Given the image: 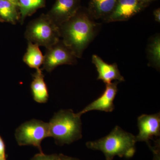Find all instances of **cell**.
Instances as JSON below:
<instances>
[{
	"instance_id": "25",
	"label": "cell",
	"mask_w": 160,
	"mask_h": 160,
	"mask_svg": "<svg viewBox=\"0 0 160 160\" xmlns=\"http://www.w3.org/2000/svg\"><path fill=\"white\" fill-rule=\"evenodd\" d=\"M6 160V158L3 159H1V160Z\"/></svg>"
},
{
	"instance_id": "13",
	"label": "cell",
	"mask_w": 160,
	"mask_h": 160,
	"mask_svg": "<svg viewBox=\"0 0 160 160\" xmlns=\"http://www.w3.org/2000/svg\"><path fill=\"white\" fill-rule=\"evenodd\" d=\"M118 0H91L88 13L93 19H107L113 11Z\"/></svg>"
},
{
	"instance_id": "6",
	"label": "cell",
	"mask_w": 160,
	"mask_h": 160,
	"mask_svg": "<svg viewBox=\"0 0 160 160\" xmlns=\"http://www.w3.org/2000/svg\"><path fill=\"white\" fill-rule=\"evenodd\" d=\"M46 49L42 69L48 72H51L61 65H73L77 63L78 58L61 39Z\"/></svg>"
},
{
	"instance_id": "2",
	"label": "cell",
	"mask_w": 160,
	"mask_h": 160,
	"mask_svg": "<svg viewBox=\"0 0 160 160\" xmlns=\"http://www.w3.org/2000/svg\"><path fill=\"white\" fill-rule=\"evenodd\" d=\"M136 137L131 133L116 126L108 135L96 141L86 143L87 148L102 151L106 158L113 159L120 158H131L135 152Z\"/></svg>"
},
{
	"instance_id": "11",
	"label": "cell",
	"mask_w": 160,
	"mask_h": 160,
	"mask_svg": "<svg viewBox=\"0 0 160 160\" xmlns=\"http://www.w3.org/2000/svg\"><path fill=\"white\" fill-rule=\"evenodd\" d=\"M92 62L97 70L98 79L102 80L106 85L110 84L113 81L119 82L125 81L116 63L108 64L95 54L92 56Z\"/></svg>"
},
{
	"instance_id": "3",
	"label": "cell",
	"mask_w": 160,
	"mask_h": 160,
	"mask_svg": "<svg viewBox=\"0 0 160 160\" xmlns=\"http://www.w3.org/2000/svg\"><path fill=\"white\" fill-rule=\"evenodd\" d=\"M81 117L72 109L58 112L49 122V137L53 138L60 146L71 144L82 138Z\"/></svg>"
},
{
	"instance_id": "23",
	"label": "cell",
	"mask_w": 160,
	"mask_h": 160,
	"mask_svg": "<svg viewBox=\"0 0 160 160\" xmlns=\"http://www.w3.org/2000/svg\"><path fill=\"white\" fill-rule=\"evenodd\" d=\"M139 1H140L143 4H145V3H147L151 2L152 0H139Z\"/></svg>"
},
{
	"instance_id": "18",
	"label": "cell",
	"mask_w": 160,
	"mask_h": 160,
	"mask_svg": "<svg viewBox=\"0 0 160 160\" xmlns=\"http://www.w3.org/2000/svg\"><path fill=\"white\" fill-rule=\"evenodd\" d=\"M31 160H60L59 155L57 154L46 155L40 152L35 155Z\"/></svg>"
},
{
	"instance_id": "8",
	"label": "cell",
	"mask_w": 160,
	"mask_h": 160,
	"mask_svg": "<svg viewBox=\"0 0 160 160\" xmlns=\"http://www.w3.org/2000/svg\"><path fill=\"white\" fill-rule=\"evenodd\" d=\"M138 126L139 133L135 136L136 142L149 143V140L160 136V113L140 116L138 119Z\"/></svg>"
},
{
	"instance_id": "15",
	"label": "cell",
	"mask_w": 160,
	"mask_h": 160,
	"mask_svg": "<svg viewBox=\"0 0 160 160\" xmlns=\"http://www.w3.org/2000/svg\"><path fill=\"white\" fill-rule=\"evenodd\" d=\"M37 44L28 42L27 50L23 58V61L30 68L37 70L42 65L44 56Z\"/></svg>"
},
{
	"instance_id": "1",
	"label": "cell",
	"mask_w": 160,
	"mask_h": 160,
	"mask_svg": "<svg viewBox=\"0 0 160 160\" xmlns=\"http://www.w3.org/2000/svg\"><path fill=\"white\" fill-rule=\"evenodd\" d=\"M88 12L80 10L59 26L60 38L77 58L96 36L100 24L95 22Z\"/></svg>"
},
{
	"instance_id": "5",
	"label": "cell",
	"mask_w": 160,
	"mask_h": 160,
	"mask_svg": "<svg viewBox=\"0 0 160 160\" xmlns=\"http://www.w3.org/2000/svg\"><path fill=\"white\" fill-rule=\"evenodd\" d=\"M15 137L20 146H32L42 151L41 143L49 137V123L32 119L23 123L16 129Z\"/></svg>"
},
{
	"instance_id": "7",
	"label": "cell",
	"mask_w": 160,
	"mask_h": 160,
	"mask_svg": "<svg viewBox=\"0 0 160 160\" xmlns=\"http://www.w3.org/2000/svg\"><path fill=\"white\" fill-rule=\"evenodd\" d=\"M80 0H56L46 15L59 27L73 17L80 9Z\"/></svg>"
},
{
	"instance_id": "16",
	"label": "cell",
	"mask_w": 160,
	"mask_h": 160,
	"mask_svg": "<svg viewBox=\"0 0 160 160\" xmlns=\"http://www.w3.org/2000/svg\"><path fill=\"white\" fill-rule=\"evenodd\" d=\"M46 3V0H19L18 9L21 25H23L27 17L34 14L38 9L45 7Z\"/></svg>"
},
{
	"instance_id": "21",
	"label": "cell",
	"mask_w": 160,
	"mask_h": 160,
	"mask_svg": "<svg viewBox=\"0 0 160 160\" xmlns=\"http://www.w3.org/2000/svg\"><path fill=\"white\" fill-rule=\"evenodd\" d=\"M60 160H80L76 158L70 157L63 154H59Z\"/></svg>"
},
{
	"instance_id": "22",
	"label": "cell",
	"mask_w": 160,
	"mask_h": 160,
	"mask_svg": "<svg viewBox=\"0 0 160 160\" xmlns=\"http://www.w3.org/2000/svg\"><path fill=\"white\" fill-rule=\"evenodd\" d=\"M18 8L19 0H8Z\"/></svg>"
},
{
	"instance_id": "9",
	"label": "cell",
	"mask_w": 160,
	"mask_h": 160,
	"mask_svg": "<svg viewBox=\"0 0 160 160\" xmlns=\"http://www.w3.org/2000/svg\"><path fill=\"white\" fill-rule=\"evenodd\" d=\"M118 82H114L106 84V89L102 95L93 102L86 106L82 111L78 112L82 116L86 112L92 110H98L106 112H111L114 109L113 104L115 98L118 92Z\"/></svg>"
},
{
	"instance_id": "12",
	"label": "cell",
	"mask_w": 160,
	"mask_h": 160,
	"mask_svg": "<svg viewBox=\"0 0 160 160\" xmlns=\"http://www.w3.org/2000/svg\"><path fill=\"white\" fill-rule=\"evenodd\" d=\"M30 87L33 100L37 102L45 103L49 99L48 87L44 80L42 69H38L32 74Z\"/></svg>"
},
{
	"instance_id": "17",
	"label": "cell",
	"mask_w": 160,
	"mask_h": 160,
	"mask_svg": "<svg viewBox=\"0 0 160 160\" xmlns=\"http://www.w3.org/2000/svg\"><path fill=\"white\" fill-rule=\"evenodd\" d=\"M149 66L158 70L160 67V37L159 34L153 36L149 40L147 47Z\"/></svg>"
},
{
	"instance_id": "20",
	"label": "cell",
	"mask_w": 160,
	"mask_h": 160,
	"mask_svg": "<svg viewBox=\"0 0 160 160\" xmlns=\"http://www.w3.org/2000/svg\"><path fill=\"white\" fill-rule=\"evenodd\" d=\"M153 16L155 20L158 22H160V9L159 8L155 9L153 12Z\"/></svg>"
},
{
	"instance_id": "4",
	"label": "cell",
	"mask_w": 160,
	"mask_h": 160,
	"mask_svg": "<svg viewBox=\"0 0 160 160\" xmlns=\"http://www.w3.org/2000/svg\"><path fill=\"white\" fill-rule=\"evenodd\" d=\"M25 37L28 42L49 48L60 40L59 28L46 14L32 20L26 26Z\"/></svg>"
},
{
	"instance_id": "19",
	"label": "cell",
	"mask_w": 160,
	"mask_h": 160,
	"mask_svg": "<svg viewBox=\"0 0 160 160\" xmlns=\"http://www.w3.org/2000/svg\"><path fill=\"white\" fill-rule=\"evenodd\" d=\"M6 158V145L0 135V160Z\"/></svg>"
},
{
	"instance_id": "14",
	"label": "cell",
	"mask_w": 160,
	"mask_h": 160,
	"mask_svg": "<svg viewBox=\"0 0 160 160\" xmlns=\"http://www.w3.org/2000/svg\"><path fill=\"white\" fill-rule=\"evenodd\" d=\"M20 18L18 7L8 0H0V22L16 25Z\"/></svg>"
},
{
	"instance_id": "10",
	"label": "cell",
	"mask_w": 160,
	"mask_h": 160,
	"mask_svg": "<svg viewBox=\"0 0 160 160\" xmlns=\"http://www.w3.org/2000/svg\"><path fill=\"white\" fill-rule=\"evenodd\" d=\"M144 6V4L139 0H118L113 11L105 22L127 21L138 13Z\"/></svg>"
},
{
	"instance_id": "24",
	"label": "cell",
	"mask_w": 160,
	"mask_h": 160,
	"mask_svg": "<svg viewBox=\"0 0 160 160\" xmlns=\"http://www.w3.org/2000/svg\"><path fill=\"white\" fill-rule=\"evenodd\" d=\"M106 160H113V159L111 158H106Z\"/></svg>"
}]
</instances>
